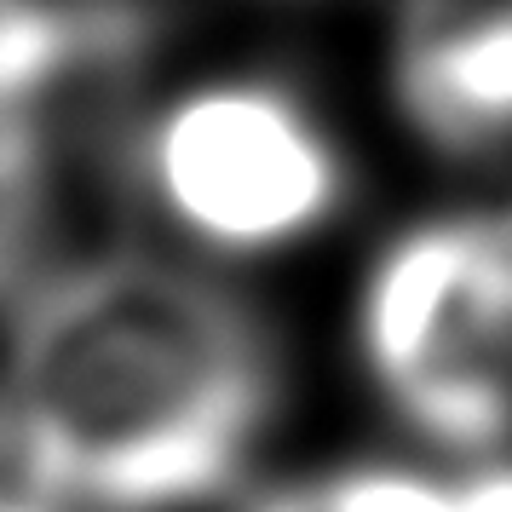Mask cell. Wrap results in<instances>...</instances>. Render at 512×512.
<instances>
[{
	"label": "cell",
	"mask_w": 512,
	"mask_h": 512,
	"mask_svg": "<svg viewBox=\"0 0 512 512\" xmlns=\"http://www.w3.org/2000/svg\"><path fill=\"white\" fill-rule=\"evenodd\" d=\"M271 403L248 311L156 259H98L29 300L6 443L18 489L93 512H167L236 478Z\"/></svg>",
	"instance_id": "1"
},
{
	"label": "cell",
	"mask_w": 512,
	"mask_h": 512,
	"mask_svg": "<svg viewBox=\"0 0 512 512\" xmlns=\"http://www.w3.org/2000/svg\"><path fill=\"white\" fill-rule=\"evenodd\" d=\"M369 363L426 438L484 449L512 426V225H432L380 259Z\"/></svg>",
	"instance_id": "2"
},
{
	"label": "cell",
	"mask_w": 512,
	"mask_h": 512,
	"mask_svg": "<svg viewBox=\"0 0 512 512\" xmlns=\"http://www.w3.org/2000/svg\"><path fill=\"white\" fill-rule=\"evenodd\" d=\"M144 179L167 219L213 248H282L340 196V162L317 121L254 81L173 98L144 139Z\"/></svg>",
	"instance_id": "3"
},
{
	"label": "cell",
	"mask_w": 512,
	"mask_h": 512,
	"mask_svg": "<svg viewBox=\"0 0 512 512\" xmlns=\"http://www.w3.org/2000/svg\"><path fill=\"white\" fill-rule=\"evenodd\" d=\"M397 93L443 150H489L512 133V6H426L397 58Z\"/></svg>",
	"instance_id": "4"
},
{
	"label": "cell",
	"mask_w": 512,
	"mask_h": 512,
	"mask_svg": "<svg viewBox=\"0 0 512 512\" xmlns=\"http://www.w3.org/2000/svg\"><path fill=\"white\" fill-rule=\"evenodd\" d=\"M317 495L328 512H461V484H432L415 472H346Z\"/></svg>",
	"instance_id": "5"
},
{
	"label": "cell",
	"mask_w": 512,
	"mask_h": 512,
	"mask_svg": "<svg viewBox=\"0 0 512 512\" xmlns=\"http://www.w3.org/2000/svg\"><path fill=\"white\" fill-rule=\"evenodd\" d=\"M461 512H512V466H489L461 484Z\"/></svg>",
	"instance_id": "6"
},
{
	"label": "cell",
	"mask_w": 512,
	"mask_h": 512,
	"mask_svg": "<svg viewBox=\"0 0 512 512\" xmlns=\"http://www.w3.org/2000/svg\"><path fill=\"white\" fill-rule=\"evenodd\" d=\"M254 512H328V507H323V495H317V489H288V495L259 501Z\"/></svg>",
	"instance_id": "7"
},
{
	"label": "cell",
	"mask_w": 512,
	"mask_h": 512,
	"mask_svg": "<svg viewBox=\"0 0 512 512\" xmlns=\"http://www.w3.org/2000/svg\"><path fill=\"white\" fill-rule=\"evenodd\" d=\"M6 512H52V501H41V495H12Z\"/></svg>",
	"instance_id": "8"
}]
</instances>
